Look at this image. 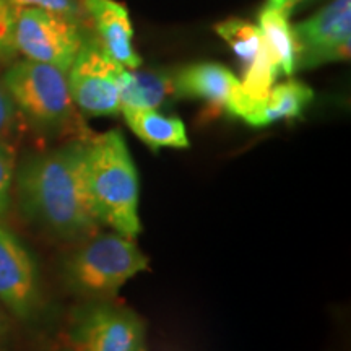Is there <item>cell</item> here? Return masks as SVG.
Wrapping results in <instances>:
<instances>
[{"mask_svg":"<svg viewBox=\"0 0 351 351\" xmlns=\"http://www.w3.org/2000/svg\"><path fill=\"white\" fill-rule=\"evenodd\" d=\"M288 19L289 16L265 5L258 13V29L276 59L282 75L291 78L296 72V44Z\"/></svg>","mask_w":351,"mask_h":351,"instance_id":"obj_15","label":"cell"},{"mask_svg":"<svg viewBox=\"0 0 351 351\" xmlns=\"http://www.w3.org/2000/svg\"><path fill=\"white\" fill-rule=\"evenodd\" d=\"M129 129L152 150L160 148H189L186 125L178 117H169L156 109L122 108Z\"/></svg>","mask_w":351,"mask_h":351,"instance_id":"obj_12","label":"cell"},{"mask_svg":"<svg viewBox=\"0 0 351 351\" xmlns=\"http://www.w3.org/2000/svg\"><path fill=\"white\" fill-rule=\"evenodd\" d=\"M85 176L96 221L127 238L138 236V174L119 130L86 140Z\"/></svg>","mask_w":351,"mask_h":351,"instance_id":"obj_2","label":"cell"},{"mask_svg":"<svg viewBox=\"0 0 351 351\" xmlns=\"http://www.w3.org/2000/svg\"><path fill=\"white\" fill-rule=\"evenodd\" d=\"M0 302L13 315L28 319L39 306L38 271L16 236L0 225Z\"/></svg>","mask_w":351,"mask_h":351,"instance_id":"obj_9","label":"cell"},{"mask_svg":"<svg viewBox=\"0 0 351 351\" xmlns=\"http://www.w3.org/2000/svg\"><path fill=\"white\" fill-rule=\"evenodd\" d=\"M80 21L39 8H15L16 52L33 62L47 64L67 75L83 44Z\"/></svg>","mask_w":351,"mask_h":351,"instance_id":"obj_5","label":"cell"},{"mask_svg":"<svg viewBox=\"0 0 351 351\" xmlns=\"http://www.w3.org/2000/svg\"><path fill=\"white\" fill-rule=\"evenodd\" d=\"M178 98L205 99L231 116L244 117L256 104L245 96L241 82L219 64H195L173 75Z\"/></svg>","mask_w":351,"mask_h":351,"instance_id":"obj_10","label":"cell"},{"mask_svg":"<svg viewBox=\"0 0 351 351\" xmlns=\"http://www.w3.org/2000/svg\"><path fill=\"white\" fill-rule=\"evenodd\" d=\"M82 3L98 29L99 44L106 54L122 67L138 69L142 57L132 43L134 28L127 8L116 0H82Z\"/></svg>","mask_w":351,"mask_h":351,"instance_id":"obj_11","label":"cell"},{"mask_svg":"<svg viewBox=\"0 0 351 351\" xmlns=\"http://www.w3.org/2000/svg\"><path fill=\"white\" fill-rule=\"evenodd\" d=\"M150 267L134 238L106 232L82 241L64 265L69 288L88 301L112 300L125 283Z\"/></svg>","mask_w":351,"mask_h":351,"instance_id":"obj_3","label":"cell"},{"mask_svg":"<svg viewBox=\"0 0 351 351\" xmlns=\"http://www.w3.org/2000/svg\"><path fill=\"white\" fill-rule=\"evenodd\" d=\"M122 67L111 59L96 39L83 44L67 72L73 104L90 117L116 116L121 112Z\"/></svg>","mask_w":351,"mask_h":351,"instance_id":"obj_6","label":"cell"},{"mask_svg":"<svg viewBox=\"0 0 351 351\" xmlns=\"http://www.w3.org/2000/svg\"><path fill=\"white\" fill-rule=\"evenodd\" d=\"M21 116L13 103L7 86L0 78V140H7L19 132Z\"/></svg>","mask_w":351,"mask_h":351,"instance_id":"obj_21","label":"cell"},{"mask_svg":"<svg viewBox=\"0 0 351 351\" xmlns=\"http://www.w3.org/2000/svg\"><path fill=\"white\" fill-rule=\"evenodd\" d=\"M13 29H15V7L12 0H0V62H8L16 56Z\"/></svg>","mask_w":351,"mask_h":351,"instance_id":"obj_20","label":"cell"},{"mask_svg":"<svg viewBox=\"0 0 351 351\" xmlns=\"http://www.w3.org/2000/svg\"><path fill=\"white\" fill-rule=\"evenodd\" d=\"M215 32L230 44V47L243 62L244 70L256 62L263 47V38L258 26L245 20L230 19L215 26Z\"/></svg>","mask_w":351,"mask_h":351,"instance_id":"obj_16","label":"cell"},{"mask_svg":"<svg viewBox=\"0 0 351 351\" xmlns=\"http://www.w3.org/2000/svg\"><path fill=\"white\" fill-rule=\"evenodd\" d=\"M280 73L282 72H280L276 59L269 47H267L265 41H263V47L256 59V62L244 70L241 86H243L245 96L257 106V104H261L269 96L271 88L275 85V80L280 77Z\"/></svg>","mask_w":351,"mask_h":351,"instance_id":"obj_17","label":"cell"},{"mask_svg":"<svg viewBox=\"0 0 351 351\" xmlns=\"http://www.w3.org/2000/svg\"><path fill=\"white\" fill-rule=\"evenodd\" d=\"M15 173L16 153L7 140H0V218L10 208Z\"/></svg>","mask_w":351,"mask_h":351,"instance_id":"obj_18","label":"cell"},{"mask_svg":"<svg viewBox=\"0 0 351 351\" xmlns=\"http://www.w3.org/2000/svg\"><path fill=\"white\" fill-rule=\"evenodd\" d=\"M75 351H148L147 328L129 307L109 301H90L73 320Z\"/></svg>","mask_w":351,"mask_h":351,"instance_id":"obj_7","label":"cell"},{"mask_svg":"<svg viewBox=\"0 0 351 351\" xmlns=\"http://www.w3.org/2000/svg\"><path fill=\"white\" fill-rule=\"evenodd\" d=\"M2 80L20 116L36 129L60 134L78 125L67 75L59 69L23 59L13 62Z\"/></svg>","mask_w":351,"mask_h":351,"instance_id":"obj_4","label":"cell"},{"mask_svg":"<svg viewBox=\"0 0 351 351\" xmlns=\"http://www.w3.org/2000/svg\"><path fill=\"white\" fill-rule=\"evenodd\" d=\"M313 98L311 86L298 80H288L271 88L269 96L257 104L244 121L252 127H265L276 121L295 119L309 106Z\"/></svg>","mask_w":351,"mask_h":351,"instance_id":"obj_13","label":"cell"},{"mask_svg":"<svg viewBox=\"0 0 351 351\" xmlns=\"http://www.w3.org/2000/svg\"><path fill=\"white\" fill-rule=\"evenodd\" d=\"M64 351H75L73 348H70V350H64Z\"/></svg>","mask_w":351,"mask_h":351,"instance_id":"obj_23","label":"cell"},{"mask_svg":"<svg viewBox=\"0 0 351 351\" xmlns=\"http://www.w3.org/2000/svg\"><path fill=\"white\" fill-rule=\"evenodd\" d=\"M296 70L350 59L351 0H332L293 28Z\"/></svg>","mask_w":351,"mask_h":351,"instance_id":"obj_8","label":"cell"},{"mask_svg":"<svg viewBox=\"0 0 351 351\" xmlns=\"http://www.w3.org/2000/svg\"><path fill=\"white\" fill-rule=\"evenodd\" d=\"M13 7H32L39 8V10H46L57 13V15H64L67 19L83 21L86 12L83 8L82 0H12Z\"/></svg>","mask_w":351,"mask_h":351,"instance_id":"obj_19","label":"cell"},{"mask_svg":"<svg viewBox=\"0 0 351 351\" xmlns=\"http://www.w3.org/2000/svg\"><path fill=\"white\" fill-rule=\"evenodd\" d=\"M298 2H300V0H269L267 7L275 8V10L283 13V15L289 16L293 13V10H295Z\"/></svg>","mask_w":351,"mask_h":351,"instance_id":"obj_22","label":"cell"},{"mask_svg":"<svg viewBox=\"0 0 351 351\" xmlns=\"http://www.w3.org/2000/svg\"><path fill=\"white\" fill-rule=\"evenodd\" d=\"M178 98L173 75L166 72H140L124 69L121 73V109H158Z\"/></svg>","mask_w":351,"mask_h":351,"instance_id":"obj_14","label":"cell"},{"mask_svg":"<svg viewBox=\"0 0 351 351\" xmlns=\"http://www.w3.org/2000/svg\"><path fill=\"white\" fill-rule=\"evenodd\" d=\"M86 140L33 155L15 173L23 213L64 241L82 243L95 236L101 226L88 197Z\"/></svg>","mask_w":351,"mask_h":351,"instance_id":"obj_1","label":"cell"}]
</instances>
